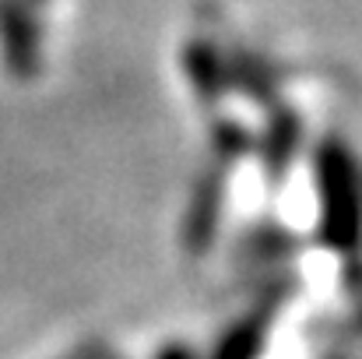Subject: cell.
<instances>
[{"label": "cell", "instance_id": "cell-1", "mask_svg": "<svg viewBox=\"0 0 362 359\" xmlns=\"http://www.w3.org/2000/svg\"><path fill=\"white\" fill-rule=\"evenodd\" d=\"M320 222L317 237L345 257L349 271L362 268V166L341 137H324L313 152Z\"/></svg>", "mask_w": 362, "mask_h": 359}, {"label": "cell", "instance_id": "cell-4", "mask_svg": "<svg viewBox=\"0 0 362 359\" xmlns=\"http://www.w3.org/2000/svg\"><path fill=\"white\" fill-rule=\"evenodd\" d=\"M0 60L18 81H32L39 74L42 25L32 0H0Z\"/></svg>", "mask_w": 362, "mask_h": 359}, {"label": "cell", "instance_id": "cell-8", "mask_svg": "<svg viewBox=\"0 0 362 359\" xmlns=\"http://www.w3.org/2000/svg\"><path fill=\"white\" fill-rule=\"evenodd\" d=\"M250 152H253V134L243 127L240 120H233V117L211 120V130H208V159H215V162L236 169Z\"/></svg>", "mask_w": 362, "mask_h": 359}, {"label": "cell", "instance_id": "cell-12", "mask_svg": "<svg viewBox=\"0 0 362 359\" xmlns=\"http://www.w3.org/2000/svg\"><path fill=\"white\" fill-rule=\"evenodd\" d=\"M32 4H35V7H39V4H46V0H32Z\"/></svg>", "mask_w": 362, "mask_h": 359}, {"label": "cell", "instance_id": "cell-7", "mask_svg": "<svg viewBox=\"0 0 362 359\" xmlns=\"http://www.w3.org/2000/svg\"><path fill=\"white\" fill-rule=\"evenodd\" d=\"M226 67H229V89L243 92L250 103H260V106L278 103V71L264 57L250 50H229Z\"/></svg>", "mask_w": 362, "mask_h": 359}, {"label": "cell", "instance_id": "cell-6", "mask_svg": "<svg viewBox=\"0 0 362 359\" xmlns=\"http://www.w3.org/2000/svg\"><path fill=\"white\" fill-rule=\"evenodd\" d=\"M183 78L194 92V103L208 113L222 106L229 96V67H226V50H218L208 35H194L183 46Z\"/></svg>", "mask_w": 362, "mask_h": 359}, {"label": "cell", "instance_id": "cell-2", "mask_svg": "<svg viewBox=\"0 0 362 359\" xmlns=\"http://www.w3.org/2000/svg\"><path fill=\"white\" fill-rule=\"evenodd\" d=\"M229 166L208 159L190 187L187 212L180 222V243L190 257H201L215 246L218 229H222V208H226V190H229Z\"/></svg>", "mask_w": 362, "mask_h": 359}, {"label": "cell", "instance_id": "cell-3", "mask_svg": "<svg viewBox=\"0 0 362 359\" xmlns=\"http://www.w3.org/2000/svg\"><path fill=\"white\" fill-rule=\"evenodd\" d=\"M288 303V285H271L257 296V303L250 310H243L240 317L215 338L211 353L204 359H264L267 349V338H271V328H274V317L278 310Z\"/></svg>", "mask_w": 362, "mask_h": 359}, {"label": "cell", "instance_id": "cell-11", "mask_svg": "<svg viewBox=\"0 0 362 359\" xmlns=\"http://www.w3.org/2000/svg\"><path fill=\"white\" fill-rule=\"evenodd\" d=\"M99 359H120V356H106V353H103V356H99Z\"/></svg>", "mask_w": 362, "mask_h": 359}, {"label": "cell", "instance_id": "cell-5", "mask_svg": "<svg viewBox=\"0 0 362 359\" xmlns=\"http://www.w3.org/2000/svg\"><path fill=\"white\" fill-rule=\"evenodd\" d=\"M299 148H303V117L292 106L274 103L260 137H253V155L260 162V173H264L267 187H281L285 183Z\"/></svg>", "mask_w": 362, "mask_h": 359}, {"label": "cell", "instance_id": "cell-9", "mask_svg": "<svg viewBox=\"0 0 362 359\" xmlns=\"http://www.w3.org/2000/svg\"><path fill=\"white\" fill-rule=\"evenodd\" d=\"M151 359H201V356H197V349H194L190 342L173 338V342H162V346H158V353H155Z\"/></svg>", "mask_w": 362, "mask_h": 359}, {"label": "cell", "instance_id": "cell-10", "mask_svg": "<svg viewBox=\"0 0 362 359\" xmlns=\"http://www.w3.org/2000/svg\"><path fill=\"white\" fill-rule=\"evenodd\" d=\"M103 353H106V349H103L99 342H92V346H78V349H74L67 359H99Z\"/></svg>", "mask_w": 362, "mask_h": 359}]
</instances>
